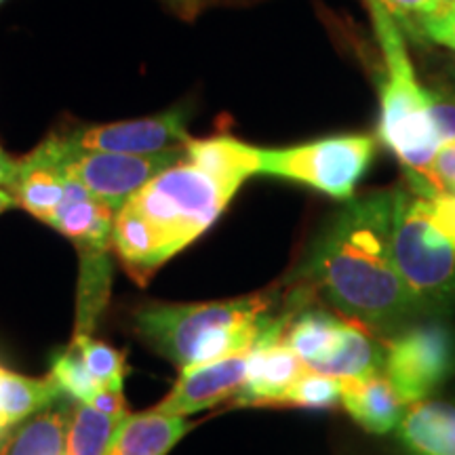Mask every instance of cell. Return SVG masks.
<instances>
[{"label": "cell", "mask_w": 455, "mask_h": 455, "mask_svg": "<svg viewBox=\"0 0 455 455\" xmlns=\"http://www.w3.org/2000/svg\"><path fill=\"white\" fill-rule=\"evenodd\" d=\"M367 4L386 66L379 93V140L401 161L415 195L435 198L439 195L432 167L441 141L432 123L428 91L415 76L401 26L382 4L373 0Z\"/></svg>", "instance_id": "3957f363"}, {"label": "cell", "mask_w": 455, "mask_h": 455, "mask_svg": "<svg viewBox=\"0 0 455 455\" xmlns=\"http://www.w3.org/2000/svg\"><path fill=\"white\" fill-rule=\"evenodd\" d=\"M241 184L221 178L186 152L124 204L155 238L163 264L212 228Z\"/></svg>", "instance_id": "277c9868"}, {"label": "cell", "mask_w": 455, "mask_h": 455, "mask_svg": "<svg viewBox=\"0 0 455 455\" xmlns=\"http://www.w3.org/2000/svg\"><path fill=\"white\" fill-rule=\"evenodd\" d=\"M51 375L68 396H72L78 403H84V405H89L93 396L101 390L98 382L91 378L87 367H84L81 355L72 346H68L64 352H57L53 363H51Z\"/></svg>", "instance_id": "7402d4cb"}, {"label": "cell", "mask_w": 455, "mask_h": 455, "mask_svg": "<svg viewBox=\"0 0 455 455\" xmlns=\"http://www.w3.org/2000/svg\"><path fill=\"white\" fill-rule=\"evenodd\" d=\"M419 34L430 38V41L443 44V47L455 51V11L432 15L428 20H424L422 32Z\"/></svg>", "instance_id": "4316f807"}, {"label": "cell", "mask_w": 455, "mask_h": 455, "mask_svg": "<svg viewBox=\"0 0 455 455\" xmlns=\"http://www.w3.org/2000/svg\"><path fill=\"white\" fill-rule=\"evenodd\" d=\"M398 188L346 201L315 238L298 275L335 310L375 333L419 312L392 247Z\"/></svg>", "instance_id": "6da1fadb"}, {"label": "cell", "mask_w": 455, "mask_h": 455, "mask_svg": "<svg viewBox=\"0 0 455 455\" xmlns=\"http://www.w3.org/2000/svg\"><path fill=\"white\" fill-rule=\"evenodd\" d=\"M64 396L66 392L51 373L43 379H34L0 367V424L4 428H13Z\"/></svg>", "instance_id": "ac0fdd59"}, {"label": "cell", "mask_w": 455, "mask_h": 455, "mask_svg": "<svg viewBox=\"0 0 455 455\" xmlns=\"http://www.w3.org/2000/svg\"><path fill=\"white\" fill-rule=\"evenodd\" d=\"M249 352L220 361L203 363L181 371L178 384L155 409L167 415H186L220 405L226 398L236 396L247 379Z\"/></svg>", "instance_id": "30bf717a"}, {"label": "cell", "mask_w": 455, "mask_h": 455, "mask_svg": "<svg viewBox=\"0 0 455 455\" xmlns=\"http://www.w3.org/2000/svg\"><path fill=\"white\" fill-rule=\"evenodd\" d=\"M74 405L76 401L66 395L51 407L24 419L13 435L3 441L0 455H64Z\"/></svg>", "instance_id": "2e32d148"}, {"label": "cell", "mask_w": 455, "mask_h": 455, "mask_svg": "<svg viewBox=\"0 0 455 455\" xmlns=\"http://www.w3.org/2000/svg\"><path fill=\"white\" fill-rule=\"evenodd\" d=\"M449 11H455V0H435L432 3V15H441V13H449ZM428 20V17H426Z\"/></svg>", "instance_id": "1f68e13d"}, {"label": "cell", "mask_w": 455, "mask_h": 455, "mask_svg": "<svg viewBox=\"0 0 455 455\" xmlns=\"http://www.w3.org/2000/svg\"><path fill=\"white\" fill-rule=\"evenodd\" d=\"M171 3H173L178 9H184V11H190L196 7V0H171Z\"/></svg>", "instance_id": "d6a6232c"}, {"label": "cell", "mask_w": 455, "mask_h": 455, "mask_svg": "<svg viewBox=\"0 0 455 455\" xmlns=\"http://www.w3.org/2000/svg\"><path fill=\"white\" fill-rule=\"evenodd\" d=\"M110 283H112L110 253L81 255L76 331H74V335H91V331H93L101 310H104L108 304Z\"/></svg>", "instance_id": "ffe728a7"}, {"label": "cell", "mask_w": 455, "mask_h": 455, "mask_svg": "<svg viewBox=\"0 0 455 455\" xmlns=\"http://www.w3.org/2000/svg\"><path fill=\"white\" fill-rule=\"evenodd\" d=\"M430 201L435 203V209L436 213H439V218L445 221L451 230H455V195H441V196L430 198Z\"/></svg>", "instance_id": "f1b7e54d"}, {"label": "cell", "mask_w": 455, "mask_h": 455, "mask_svg": "<svg viewBox=\"0 0 455 455\" xmlns=\"http://www.w3.org/2000/svg\"><path fill=\"white\" fill-rule=\"evenodd\" d=\"M64 144V164L68 178L81 181L98 201L118 213L164 169L173 167L184 156V148L158 155H124V152H104L78 148L61 138Z\"/></svg>", "instance_id": "ba28073f"}, {"label": "cell", "mask_w": 455, "mask_h": 455, "mask_svg": "<svg viewBox=\"0 0 455 455\" xmlns=\"http://www.w3.org/2000/svg\"><path fill=\"white\" fill-rule=\"evenodd\" d=\"M341 405L352 419L373 435H386L401 424L405 403L386 375L341 379Z\"/></svg>", "instance_id": "5bb4252c"}, {"label": "cell", "mask_w": 455, "mask_h": 455, "mask_svg": "<svg viewBox=\"0 0 455 455\" xmlns=\"http://www.w3.org/2000/svg\"><path fill=\"white\" fill-rule=\"evenodd\" d=\"M304 371L306 365L283 339H259L249 352L247 379L235 401L238 405H284Z\"/></svg>", "instance_id": "7c38bea8"}, {"label": "cell", "mask_w": 455, "mask_h": 455, "mask_svg": "<svg viewBox=\"0 0 455 455\" xmlns=\"http://www.w3.org/2000/svg\"><path fill=\"white\" fill-rule=\"evenodd\" d=\"M114 220L116 213L98 201L81 181L68 178L66 195L49 221L57 232L76 244L78 253H110L114 243Z\"/></svg>", "instance_id": "4fadbf2b"}, {"label": "cell", "mask_w": 455, "mask_h": 455, "mask_svg": "<svg viewBox=\"0 0 455 455\" xmlns=\"http://www.w3.org/2000/svg\"><path fill=\"white\" fill-rule=\"evenodd\" d=\"M7 430H9V428H4V426H3V424H0V441H3V439H4V435H7Z\"/></svg>", "instance_id": "836d02e7"}, {"label": "cell", "mask_w": 455, "mask_h": 455, "mask_svg": "<svg viewBox=\"0 0 455 455\" xmlns=\"http://www.w3.org/2000/svg\"><path fill=\"white\" fill-rule=\"evenodd\" d=\"M396 428L409 455H455V405L418 401L403 413Z\"/></svg>", "instance_id": "9a60e30c"}, {"label": "cell", "mask_w": 455, "mask_h": 455, "mask_svg": "<svg viewBox=\"0 0 455 455\" xmlns=\"http://www.w3.org/2000/svg\"><path fill=\"white\" fill-rule=\"evenodd\" d=\"M272 306L268 293L212 304H150L135 312V329L148 346L184 371L251 352L275 323Z\"/></svg>", "instance_id": "7a4b0ae2"}, {"label": "cell", "mask_w": 455, "mask_h": 455, "mask_svg": "<svg viewBox=\"0 0 455 455\" xmlns=\"http://www.w3.org/2000/svg\"><path fill=\"white\" fill-rule=\"evenodd\" d=\"M17 175V161L4 155V150L0 148V188H11Z\"/></svg>", "instance_id": "f546056e"}, {"label": "cell", "mask_w": 455, "mask_h": 455, "mask_svg": "<svg viewBox=\"0 0 455 455\" xmlns=\"http://www.w3.org/2000/svg\"><path fill=\"white\" fill-rule=\"evenodd\" d=\"M373 156L371 135H335L291 148H259L258 175L295 181L338 201H350Z\"/></svg>", "instance_id": "8992f818"}, {"label": "cell", "mask_w": 455, "mask_h": 455, "mask_svg": "<svg viewBox=\"0 0 455 455\" xmlns=\"http://www.w3.org/2000/svg\"><path fill=\"white\" fill-rule=\"evenodd\" d=\"M66 184L64 144L53 135L17 161V175L9 190L13 192L17 207L49 224L66 195Z\"/></svg>", "instance_id": "8fae6325"}, {"label": "cell", "mask_w": 455, "mask_h": 455, "mask_svg": "<svg viewBox=\"0 0 455 455\" xmlns=\"http://www.w3.org/2000/svg\"><path fill=\"white\" fill-rule=\"evenodd\" d=\"M127 415H108L95 407L74 405L64 455H108Z\"/></svg>", "instance_id": "d6986e66"}, {"label": "cell", "mask_w": 455, "mask_h": 455, "mask_svg": "<svg viewBox=\"0 0 455 455\" xmlns=\"http://www.w3.org/2000/svg\"><path fill=\"white\" fill-rule=\"evenodd\" d=\"M70 346L81 355L84 367L101 390L123 392L124 378H127V363H124L123 352L91 335H74Z\"/></svg>", "instance_id": "44dd1931"}, {"label": "cell", "mask_w": 455, "mask_h": 455, "mask_svg": "<svg viewBox=\"0 0 455 455\" xmlns=\"http://www.w3.org/2000/svg\"><path fill=\"white\" fill-rule=\"evenodd\" d=\"M341 403V379L306 369L289 390L284 405L306 409H329Z\"/></svg>", "instance_id": "603a6c76"}, {"label": "cell", "mask_w": 455, "mask_h": 455, "mask_svg": "<svg viewBox=\"0 0 455 455\" xmlns=\"http://www.w3.org/2000/svg\"><path fill=\"white\" fill-rule=\"evenodd\" d=\"M190 430L186 418L156 411L127 415L108 455H167Z\"/></svg>", "instance_id": "e0dca14e"}, {"label": "cell", "mask_w": 455, "mask_h": 455, "mask_svg": "<svg viewBox=\"0 0 455 455\" xmlns=\"http://www.w3.org/2000/svg\"><path fill=\"white\" fill-rule=\"evenodd\" d=\"M395 259L419 310H436L455 299V230L436 213L435 203L398 188Z\"/></svg>", "instance_id": "5b68a950"}, {"label": "cell", "mask_w": 455, "mask_h": 455, "mask_svg": "<svg viewBox=\"0 0 455 455\" xmlns=\"http://www.w3.org/2000/svg\"><path fill=\"white\" fill-rule=\"evenodd\" d=\"M188 121H190V108L181 104L138 121L81 127L66 135V140L87 150L158 155V152L184 148L192 140L188 133Z\"/></svg>", "instance_id": "9c48e42d"}, {"label": "cell", "mask_w": 455, "mask_h": 455, "mask_svg": "<svg viewBox=\"0 0 455 455\" xmlns=\"http://www.w3.org/2000/svg\"><path fill=\"white\" fill-rule=\"evenodd\" d=\"M455 373V338L443 323H419L386 341L384 375L405 405L426 401Z\"/></svg>", "instance_id": "52a82bcc"}, {"label": "cell", "mask_w": 455, "mask_h": 455, "mask_svg": "<svg viewBox=\"0 0 455 455\" xmlns=\"http://www.w3.org/2000/svg\"><path fill=\"white\" fill-rule=\"evenodd\" d=\"M4 3V0H0V4H3Z\"/></svg>", "instance_id": "e575fe53"}, {"label": "cell", "mask_w": 455, "mask_h": 455, "mask_svg": "<svg viewBox=\"0 0 455 455\" xmlns=\"http://www.w3.org/2000/svg\"><path fill=\"white\" fill-rule=\"evenodd\" d=\"M428 101L441 146L455 141V100L441 91H428Z\"/></svg>", "instance_id": "d4e9b609"}, {"label": "cell", "mask_w": 455, "mask_h": 455, "mask_svg": "<svg viewBox=\"0 0 455 455\" xmlns=\"http://www.w3.org/2000/svg\"><path fill=\"white\" fill-rule=\"evenodd\" d=\"M392 15V20L401 26V30L422 32V24L426 17L432 13V3L435 0H373Z\"/></svg>", "instance_id": "cb8c5ba5"}, {"label": "cell", "mask_w": 455, "mask_h": 455, "mask_svg": "<svg viewBox=\"0 0 455 455\" xmlns=\"http://www.w3.org/2000/svg\"><path fill=\"white\" fill-rule=\"evenodd\" d=\"M11 207H17L13 192L7 190V188H0V213H4Z\"/></svg>", "instance_id": "4dcf8cb0"}, {"label": "cell", "mask_w": 455, "mask_h": 455, "mask_svg": "<svg viewBox=\"0 0 455 455\" xmlns=\"http://www.w3.org/2000/svg\"><path fill=\"white\" fill-rule=\"evenodd\" d=\"M89 405L108 415H129L123 392H116V390H100Z\"/></svg>", "instance_id": "83f0119b"}, {"label": "cell", "mask_w": 455, "mask_h": 455, "mask_svg": "<svg viewBox=\"0 0 455 455\" xmlns=\"http://www.w3.org/2000/svg\"><path fill=\"white\" fill-rule=\"evenodd\" d=\"M436 195H455V141L443 144L432 167Z\"/></svg>", "instance_id": "484cf974"}]
</instances>
